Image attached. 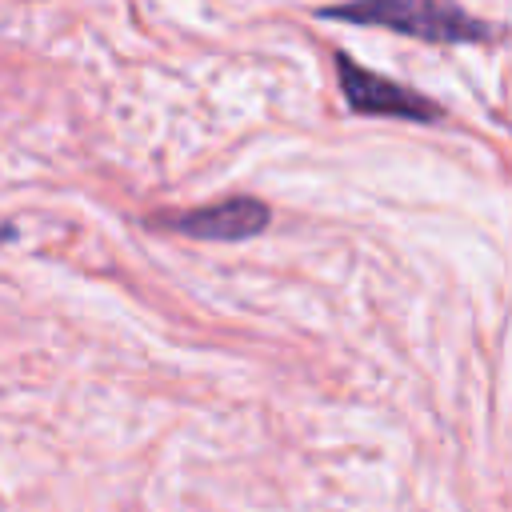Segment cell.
Instances as JSON below:
<instances>
[{"label": "cell", "mask_w": 512, "mask_h": 512, "mask_svg": "<svg viewBox=\"0 0 512 512\" xmlns=\"http://www.w3.org/2000/svg\"><path fill=\"white\" fill-rule=\"evenodd\" d=\"M328 20H356V24H384L404 36L436 40V44H472L492 40V24L476 20L472 12L456 4H428V0H372V4H348V8H324Z\"/></svg>", "instance_id": "6da1fadb"}, {"label": "cell", "mask_w": 512, "mask_h": 512, "mask_svg": "<svg viewBox=\"0 0 512 512\" xmlns=\"http://www.w3.org/2000/svg\"><path fill=\"white\" fill-rule=\"evenodd\" d=\"M336 80L340 92L348 100L352 112H368V116H404V120H436L440 104H432L428 96H420L416 88H404L380 72L360 68L352 56L336 52Z\"/></svg>", "instance_id": "7a4b0ae2"}, {"label": "cell", "mask_w": 512, "mask_h": 512, "mask_svg": "<svg viewBox=\"0 0 512 512\" xmlns=\"http://www.w3.org/2000/svg\"><path fill=\"white\" fill-rule=\"evenodd\" d=\"M264 224H268V208L252 196H232V200H220L208 208L164 216V228H172L180 236H196V240H248L256 232H264Z\"/></svg>", "instance_id": "3957f363"}]
</instances>
